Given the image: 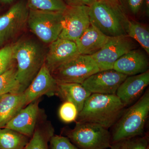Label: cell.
<instances>
[{
    "label": "cell",
    "instance_id": "cell-13",
    "mask_svg": "<svg viewBox=\"0 0 149 149\" xmlns=\"http://www.w3.org/2000/svg\"><path fill=\"white\" fill-rule=\"evenodd\" d=\"M39 102L38 99L24 107L4 128L12 129L31 138L41 118Z\"/></svg>",
    "mask_w": 149,
    "mask_h": 149
},
{
    "label": "cell",
    "instance_id": "cell-27",
    "mask_svg": "<svg viewBox=\"0 0 149 149\" xmlns=\"http://www.w3.org/2000/svg\"><path fill=\"white\" fill-rule=\"evenodd\" d=\"M79 112L77 107L72 103L64 102L58 110L60 118L63 122L70 123L77 119Z\"/></svg>",
    "mask_w": 149,
    "mask_h": 149
},
{
    "label": "cell",
    "instance_id": "cell-6",
    "mask_svg": "<svg viewBox=\"0 0 149 149\" xmlns=\"http://www.w3.org/2000/svg\"><path fill=\"white\" fill-rule=\"evenodd\" d=\"M100 71L92 56L79 54L51 72L58 83L82 84L87 78Z\"/></svg>",
    "mask_w": 149,
    "mask_h": 149
},
{
    "label": "cell",
    "instance_id": "cell-28",
    "mask_svg": "<svg viewBox=\"0 0 149 149\" xmlns=\"http://www.w3.org/2000/svg\"><path fill=\"white\" fill-rule=\"evenodd\" d=\"M49 143L50 149H79L66 136L54 135Z\"/></svg>",
    "mask_w": 149,
    "mask_h": 149
},
{
    "label": "cell",
    "instance_id": "cell-22",
    "mask_svg": "<svg viewBox=\"0 0 149 149\" xmlns=\"http://www.w3.org/2000/svg\"><path fill=\"white\" fill-rule=\"evenodd\" d=\"M30 139L12 129L0 128V149H24Z\"/></svg>",
    "mask_w": 149,
    "mask_h": 149
},
{
    "label": "cell",
    "instance_id": "cell-31",
    "mask_svg": "<svg viewBox=\"0 0 149 149\" xmlns=\"http://www.w3.org/2000/svg\"><path fill=\"white\" fill-rule=\"evenodd\" d=\"M142 11L147 17L149 16V0H143Z\"/></svg>",
    "mask_w": 149,
    "mask_h": 149
},
{
    "label": "cell",
    "instance_id": "cell-8",
    "mask_svg": "<svg viewBox=\"0 0 149 149\" xmlns=\"http://www.w3.org/2000/svg\"><path fill=\"white\" fill-rule=\"evenodd\" d=\"M137 47L136 41L127 35L110 37L104 47L92 57L100 71L113 69L118 59Z\"/></svg>",
    "mask_w": 149,
    "mask_h": 149
},
{
    "label": "cell",
    "instance_id": "cell-18",
    "mask_svg": "<svg viewBox=\"0 0 149 149\" xmlns=\"http://www.w3.org/2000/svg\"><path fill=\"white\" fill-rule=\"evenodd\" d=\"M26 106L22 93H8L0 96V128H4Z\"/></svg>",
    "mask_w": 149,
    "mask_h": 149
},
{
    "label": "cell",
    "instance_id": "cell-12",
    "mask_svg": "<svg viewBox=\"0 0 149 149\" xmlns=\"http://www.w3.org/2000/svg\"><path fill=\"white\" fill-rule=\"evenodd\" d=\"M58 83L44 63L37 75L23 92L26 106L42 96L56 95Z\"/></svg>",
    "mask_w": 149,
    "mask_h": 149
},
{
    "label": "cell",
    "instance_id": "cell-23",
    "mask_svg": "<svg viewBox=\"0 0 149 149\" xmlns=\"http://www.w3.org/2000/svg\"><path fill=\"white\" fill-rule=\"evenodd\" d=\"M16 74V65L13 64L0 74V96L8 93H19Z\"/></svg>",
    "mask_w": 149,
    "mask_h": 149
},
{
    "label": "cell",
    "instance_id": "cell-10",
    "mask_svg": "<svg viewBox=\"0 0 149 149\" xmlns=\"http://www.w3.org/2000/svg\"><path fill=\"white\" fill-rule=\"evenodd\" d=\"M29 11L27 3L20 1L0 16V47L24 29L27 24Z\"/></svg>",
    "mask_w": 149,
    "mask_h": 149
},
{
    "label": "cell",
    "instance_id": "cell-26",
    "mask_svg": "<svg viewBox=\"0 0 149 149\" xmlns=\"http://www.w3.org/2000/svg\"><path fill=\"white\" fill-rule=\"evenodd\" d=\"M124 13L130 19L138 17L142 11L143 0H118Z\"/></svg>",
    "mask_w": 149,
    "mask_h": 149
},
{
    "label": "cell",
    "instance_id": "cell-25",
    "mask_svg": "<svg viewBox=\"0 0 149 149\" xmlns=\"http://www.w3.org/2000/svg\"><path fill=\"white\" fill-rule=\"evenodd\" d=\"M110 149H149L148 136H137L112 143Z\"/></svg>",
    "mask_w": 149,
    "mask_h": 149
},
{
    "label": "cell",
    "instance_id": "cell-30",
    "mask_svg": "<svg viewBox=\"0 0 149 149\" xmlns=\"http://www.w3.org/2000/svg\"><path fill=\"white\" fill-rule=\"evenodd\" d=\"M68 6H87L90 7L98 0H64Z\"/></svg>",
    "mask_w": 149,
    "mask_h": 149
},
{
    "label": "cell",
    "instance_id": "cell-24",
    "mask_svg": "<svg viewBox=\"0 0 149 149\" xmlns=\"http://www.w3.org/2000/svg\"><path fill=\"white\" fill-rule=\"evenodd\" d=\"M29 9L62 12L67 7L64 0H27Z\"/></svg>",
    "mask_w": 149,
    "mask_h": 149
},
{
    "label": "cell",
    "instance_id": "cell-19",
    "mask_svg": "<svg viewBox=\"0 0 149 149\" xmlns=\"http://www.w3.org/2000/svg\"><path fill=\"white\" fill-rule=\"evenodd\" d=\"M92 94L82 84L76 83L58 84L56 96L64 102L74 104L78 112L81 111L87 99Z\"/></svg>",
    "mask_w": 149,
    "mask_h": 149
},
{
    "label": "cell",
    "instance_id": "cell-34",
    "mask_svg": "<svg viewBox=\"0 0 149 149\" xmlns=\"http://www.w3.org/2000/svg\"><path fill=\"white\" fill-rule=\"evenodd\" d=\"M6 70H0V74H1L2 73H3V72H5V71H6Z\"/></svg>",
    "mask_w": 149,
    "mask_h": 149
},
{
    "label": "cell",
    "instance_id": "cell-3",
    "mask_svg": "<svg viewBox=\"0 0 149 149\" xmlns=\"http://www.w3.org/2000/svg\"><path fill=\"white\" fill-rule=\"evenodd\" d=\"M91 24L108 37L127 35L128 17L119 4L107 0H98L89 7Z\"/></svg>",
    "mask_w": 149,
    "mask_h": 149
},
{
    "label": "cell",
    "instance_id": "cell-16",
    "mask_svg": "<svg viewBox=\"0 0 149 149\" xmlns=\"http://www.w3.org/2000/svg\"><path fill=\"white\" fill-rule=\"evenodd\" d=\"M147 55L144 50L134 49L118 59L113 65V69L127 76L143 73L149 70Z\"/></svg>",
    "mask_w": 149,
    "mask_h": 149
},
{
    "label": "cell",
    "instance_id": "cell-17",
    "mask_svg": "<svg viewBox=\"0 0 149 149\" xmlns=\"http://www.w3.org/2000/svg\"><path fill=\"white\" fill-rule=\"evenodd\" d=\"M109 37L91 24L75 43L80 54L92 56L104 47Z\"/></svg>",
    "mask_w": 149,
    "mask_h": 149
},
{
    "label": "cell",
    "instance_id": "cell-21",
    "mask_svg": "<svg viewBox=\"0 0 149 149\" xmlns=\"http://www.w3.org/2000/svg\"><path fill=\"white\" fill-rule=\"evenodd\" d=\"M126 35L139 43L148 55L149 54V30L147 25L133 19H128Z\"/></svg>",
    "mask_w": 149,
    "mask_h": 149
},
{
    "label": "cell",
    "instance_id": "cell-9",
    "mask_svg": "<svg viewBox=\"0 0 149 149\" xmlns=\"http://www.w3.org/2000/svg\"><path fill=\"white\" fill-rule=\"evenodd\" d=\"M89 7L68 6L63 12L62 29L59 39L75 42L91 25Z\"/></svg>",
    "mask_w": 149,
    "mask_h": 149
},
{
    "label": "cell",
    "instance_id": "cell-29",
    "mask_svg": "<svg viewBox=\"0 0 149 149\" xmlns=\"http://www.w3.org/2000/svg\"><path fill=\"white\" fill-rule=\"evenodd\" d=\"M13 46L10 45L0 49V70H6L13 64Z\"/></svg>",
    "mask_w": 149,
    "mask_h": 149
},
{
    "label": "cell",
    "instance_id": "cell-15",
    "mask_svg": "<svg viewBox=\"0 0 149 149\" xmlns=\"http://www.w3.org/2000/svg\"><path fill=\"white\" fill-rule=\"evenodd\" d=\"M149 84V70L128 76L117 89L116 95L126 107L139 99Z\"/></svg>",
    "mask_w": 149,
    "mask_h": 149
},
{
    "label": "cell",
    "instance_id": "cell-33",
    "mask_svg": "<svg viewBox=\"0 0 149 149\" xmlns=\"http://www.w3.org/2000/svg\"><path fill=\"white\" fill-rule=\"evenodd\" d=\"M107 1L110 2L114 3L119 4L118 0H107Z\"/></svg>",
    "mask_w": 149,
    "mask_h": 149
},
{
    "label": "cell",
    "instance_id": "cell-32",
    "mask_svg": "<svg viewBox=\"0 0 149 149\" xmlns=\"http://www.w3.org/2000/svg\"><path fill=\"white\" fill-rule=\"evenodd\" d=\"M14 1V0H0L1 2L4 3H9L12 2Z\"/></svg>",
    "mask_w": 149,
    "mask_h": 149
},
{
    "label": "cell",
    "instance_id": "cell-5",
    "mask_svg": "<svg viewBox=\"0 0 149 149\" xmlns=\"http://www.w3.org/2000/svg\"><path fill=\"white\" fill-rule=\"evenodd\" d=\"M111 133L98 124L76 121L74 128L66 131L65 135L79 149H106L111 146Z\"/></svg>",
    "mask_w": 149,
    "mask_h": 149
},
{
    "label": "cell",
    "instance_id": "cell-20",
    "mask_svg": "<svg viewBox=\"0 0 149 149\" xmlns=\"http://www.w3.org/2000/svg\"><path fill=\"white\" fill-rule=\"evenodd\" d=\"M54 129L50 123L41 120L37 123L33 135L24 149H49V144Z\"/></svg>",
    "mask_w": 149,
    "mask_h": 149
},
{
    "label": "cell",
    "instance_id": "cell-1",
    "mask_svg": "<svg viewBox=\"0 0 149 149\" xmlns=\"http://www.w3.org/2000/svg\"><path fill=\"white\" fill-rule=\"evenodd\" d=\"M125 108L116 94H92L78 113L76 121L95 123L108 129L119 119Z\"/></svg>",
    "mask_w": 149,
    "mask_h": 149
},
{
    "label": "cell",
    "instance_id": "cell-2",
    "mask_svg": "<svg viewBox=\"0 0 149 149\" xmlns=\"http://www.w3.org/2000/svg\"><path fill=\"white\" fill-rule=\"evenodd\" d=\"M13 46V58L17 63V80L22 93L29 86L45 62V55L34 40H20Z\"/></svg>",
    "mask_w": 149,
    "mask_h": 149
},
{
    "label": "cell",
    "instance_id": "cell-4",
    "mask_svg": "<svg viewBox=\"0 0 149 149\" xmlns=\"http://www.w3.org/2000/svg\"><path fill=\"white\" fill-rule=\"evenodd\" d=\"M149 114V91L147 90L138 100L125 110L113 125L111 143L122 139L143 136Z\"/></svg>",
    "mask_w": 149,
    "mask_h": 149
},
{
    "label": "cell",
    "instance_id": "cell-7",
    "mask_svg": "<svg viewBox=\"0 0 149 149\" xmlns=\"http://www.w3.org/2000/svg\"><path fill=\"white\" fill-rule=\"evenodd\" d=\"M63 12L29 9L27 24L42 42L50 44L58 39L61 32Z\"/></svg>",
    "mask_w": 149,
    "mask_h": 149
},
{
    "label": "cell",
    "instance_id": "cell-11",
    "mask_svg": "<svg viewBox=\"0 0 149 149\" xmlns=\"http://www.w3.org/2000/svg\"><path fill=\"white\" fill-rule=\"evenodd\" d=\"M127 76L113 69L100 71L87 78L82 85L92 94L115 95Z\"/></svg>",
    "mask_w": 149,
    "mask_h": 149
},
{
    "label": "cell",
    "instance_id": "cell-35",
    "mask_svg": "<svg viewBox=\"0 0 149 149\" xmlns=\"http://www.w3.org/2000/svg\"></svg>",
    "mask_w": 149,
    "mask_h": 149
},
{
    "label": "cell",
    "instance_id": "cell-14",
    "mask_svg": "<svg viewBox=\"0 0 149 149\" xmlns=\"http://www.w3.org/2000/svg\"><path fill=\"white\" fill-rule=\"evenodd\" d=\"M79 54L75 42L58 38L50 44L45 63L51 72Z\"/></svg>",
    "mask_w": 149,
    "mask_h": 149
}]
</instances>
